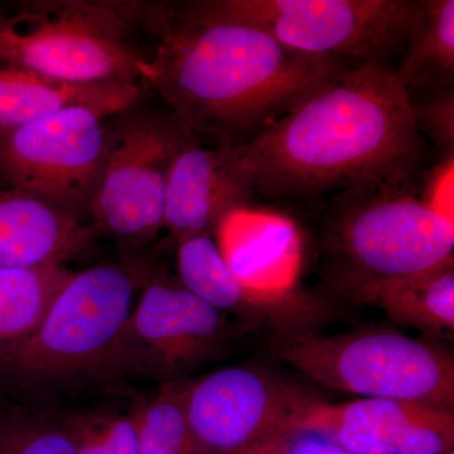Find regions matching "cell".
<instances>
[{
  "instance_id": "6da1fadb",
  "label": "cell",
  "mask_w": 454,
  "mask_h": 454,
  "mask_svg": "<svg viewBox=\"0 0 454 454\" xmlns=\"http://www.w3.org/2000/svg\"><path fill=\"white\" fill-rule=\"evenodd\" d=\"M146 41L140 83L193 136L238 148L270 129L348 68L284 46L258 27L206 13L195 0H118Z\"/></svg>"
},
{
  "instance_id": "7a4b0ae2",
  "label": "cell",
  "mask_w": 454,
  "mask_h": 454,
  "mask_svg": "<svg viewBox=\"0 0 454 454\" xmlns=\"http://www.w3.org/2000/svg\"><path fill=\"white\" fill-rule=\"evenodd\" d=\"M254 199L309 208L376 190L418 191L428 146L395 68H345L253 142L230 148Z\"/></svg>"
},
{
  "instance_id": "3957f363",
  "label": "cell",
  "mask_w": 454,
  "mask_h": 454,
  "mask_svg": "<svg viewBox=\"0 0 454 454\" xmlns=\"http://www.w3.org/2000/svg\"><path fill=\"white\" fill-rule=\"evenodd\" d=\"M418 191L376 190L307 208L325 283L409 276L454 256V221Z\"/></svg>"
},
{
  "instance_id": "277c9868",
  "label": "cell",
  "mask_w": 454,
  "mask_h": 454,
  "mask_svg": "<svg viewBox=\"0 0 454 454\" xmlns=\"http://www.w3.org/2000/svg\"><path fill=\"white\" fill-rule=\"evenodd\" d=\"M140 33L116 0H25L0 22V66L68 83H140Z\"/></svg>"
},
{
  "instance_id": "5b68a950",
  "label": "cell",
  "mask_w": 454,
  "mask_h": 454,
  "mask_svg": "<svg viewBox=\"0 0 454 454\" xmlns=\"http://www.w3.org/2000/svg\"><path fill=\"white\" fill-rule=\"evenodd\" d=\"M142 284L137 262L74 271L40 327L0 348V376L33 384L114 369Z\"/></svg>"
},
{
  "instance_id": "8992f818",
  "label": "cell",
  "mask_w": 454,
  "mask_h": 454,
  "mask_svg": "<svg viewBox=\"0 0 454 454\" xmlns=\"http://www.w3.org/2000/svg\"><path fill=\"white\" fill-rule=\"evenodd\" d=\"M274 349L284 364L328 389L454 411L453 356L433 340L389 330H310L276 339Z\"/></svg>"
},
{
  "instance_id": "52a82bcc",
  "label": "cell",
  "mask_w": 454,
  "mask_h": 454,
  "mask_svg": "<svg viewBox=\"0 0 454 454\" xmlns=\"http://www.w3.org/2000/svg\"><path fill=\"white\" fill-rule=\"evenodd\" d=\"M106 162L89 220L95 234L140 249L164 229V202L176 155L197 142L172 113L145 103L106 119Z\"/></svg>"
},
{
  "instance_id": "ba28073f",
  "label": "cell",
  "mask_w": 454,
  "mask_h": 454,
  "mask_svg": "<svg viewBox=\"0 0 454 454\" xmlns=\"http://www.w3.org/2000/svg\"><path fill=\"white\" fill-rule=\"evenodd\" d=\"M309 55L390 64L404 49L415 0H195Z\"/></svg>"
},
{
  "instance_id": "9c48e42d",
  "label": "cell",
  "mask_w": 454,
  "mask_h": 454,
  "mask_svg": "<svg viewBox=\"0 0 454 454\" xmlns=\"http://www.w3.org/2000/svg\"><path fill=\"white\" fill-rule=\"evenodd\" d=\"M107 118L74 106L0 131V181L86 223L106 162Z\"/></svg>"
},
{
  "instance_id": "30bf717a",
  "label": "cell",
  "mask_w": 454,
  "mask_h": 454,
  "mask_svg": "<svg viewBox=\"0 0 454 454\" xmlns=\"http://www.w3.org/2000/svg\"><path fill=\"white\" fill-rule=\"evenodd\" d=\"M143 293L119 348L115 367L164 382L184 376L219 356L244 325L215 309L166 271L143 265Z\"/></svg>"
},
{
  "instance_id": "8fae6325",
  "label": "cell",
  "mask_w": 454,
  "mask_h": 454,
  "mask_svg": "<svg viewBox=\"0 0 454 454\" xmlns=\"http://www.w3.org/2000/svg\"><path fill=\"white\" fill-rule=\"evenodd\" d=\"M316 402L260 367H225L188 381L184 404L192 454H241L282 433L298 432Z\"/></svg>"
},
{
  "instance_id": "7c38bea8",
  "label": "cell",
  "mask_w": 454,
  "mask_h": 454,
  "mask_svg": "<svg viewBox=\"0 0 454 454\" xmlns=\"http://www.w3.org/2000/svg\"><path fill=\"white\" fill-rule=\"evenodd\" d=\"M298 432L322 435L354 454H444L453 450L454 411L393 399L317 400Z\"/></svg>"
},
{
  "instance_id": "4fadbf2b",
  "label": "cell",
  "mask_w": 454,
  "mask_h": 454,
  "mask_svg": "<svg viewBox=\"0 0 454 454\" xmlns=\"http://www.w3.org/2000/svg\"><path fill=\"white\" fill-rule=\"evenodd\" d=\"M178 280L184 288L226 316L254 330H274L277 339L310 331L322 304L301 292L268 291L236 276L216 236L191 235L177 241Z\"/></svg>"
},
{
  "instance_id": "5bb4252c",
  "label": "cell",
  "mask_w": 454,
  "mask_h": 454,
  "mask_svg": "<svg viewBox=\"0 0 454 454\" xmlns=\"http://www.w3.org/2000/svg\"><path fill=\"white\" fill-rule=\"evenodd\" d=\"M252 202L229 146L200 140L182 149L172 166L164 202V229L177 243L191 235L216 236L221 223Z\"/></svg>"
},
{
  "instance_id": "9a60e30c",
  "label": "cell",
  "mask_w": 454,
  "mask_h": 454,
  "mask_svg": "<svg viewBox=\"0 0 454 454\" xmlns=\"http://www.w3.org/2000/svg\"><path fill=\"white\" fill-rule=\"evenodd\" d=\"M94 238L88 223L0 181V268L64 264Z\"/></svg>"
},
{
  "instance_id": "2e32d148",
  "label": "cell",
  "mask_w": 454,
  "mask_h": 454,
  "mask_svg": "<svg viewBox=\"0 0 454 454\" xmlns=\"http://www.w3.org/2000/svg\"><path fill=\"white\" fill-rule=\"evenodd\" d=\"M334 294L384 310L396 324L438 337L454 331V256L409 276L325 283Z\"/></svg>"
},
{
  "instance_id": "e0dca14e",
  "label": "cell",
  "mask_w": 454,
  "mask_h": 454,
  "mask_svg": "<svg viewBox=\"0 0 454 454\" xmlns=\"http://www.w3.org/2000/svg\"><path fill=\"white\" fill-rule=\"evenodd\" d=\"M142 83H68L0 66V131L22 127L67 107L112 116L145 103Z\"/></svg>"
},
{
  "instance_id": "ac0fdd59",
  "label": "cell",
  "mask_w": 454,
  "mask_h": 454,
  "mask_svg": "<svg viewBox=\"0 0 454 454\" xmlns=\"http://www.w3.org/2000/svg\"><path fill=\"white\" fill-rule=\"evenodd\" d=\"M397 79L409 95L454 88V2L415 0Z\"/></svg>"
},
{
  "instance_id": "d6986e66",
  "label": "cell",
  "mask_w": 454,
  "mask_h": 454,
  "mask_svg": "<svg viewBox=\"0 0 454 454\" xmlns=\"http://www.w3.org/2000/svg\"><path fill=\"white\" fill-rule=\"evenodd\" d=\"M73 274L64 264L0 268V348L40 327Z\"/></svg>"
},
{
  "instance_id": "ffe728a7",
  "label": "cell",
  "mask_w": 454,
  "mask_h": 454,
  "mask_svg": "<svg viewBox=\"0 0 454 454\" xmlns=\"http://www.w3.org/2000/svg\"><path fill=\"white\" fill-rule=\"evenodd\" d=\"M188 381L164 382L152 400L131 411L139 454H192V438L186 415Z\"/></svg>"
},
{
  "instance_id": "44dd1931",
  "label": "cell",
  "mask_w": 454,
  "mask_h": 454,
  "mask_svg": "<svg viewBox=\"0 0 454 454\" xmlns=\"http://www.w3.org/2000/svg\"><path fill=\"white\" fill-rule=\"evenodd\" d=\"M59 423L73 441L76 454H139L131 413L85 411Z\"/></svg>"
},
{
  "instance_id": "7402d4cb",
  "label": "cell",
  "mask_w": 454,
  "mask_h": 454,
  "mask_svg": "<svg viewBox=\"0 0 454 454\" xmlns=\"http://www.w3.org/2000/svg\"><path fill=\"white\" fill-rule=\"evenodd\" d=\"M0 454H76L59 422L23 414L0 415Z\"/></svg>"
},
{
  "instance_id": "603a6c76",
  "label": "cell",
  "mask_w": 454,
  "mask_h": 454,
  "mask_svg": "<svg viewBox=\"0 0 454 454\" xmlns=\"http://www.w3.org/2000/svg\"><path fill=\"white\" fill-rule=\"evenodd\" d=\"M415 125L437 149L442 163L454 160V88L409 95Z\"/></svg>"
},
{
  "instance_id": "cb8c5ba5",
  "label": "cell",
  "mask_w": 454,
  "mask_h": 454,
  "mask_svg": "<svg viewBox=\"0 0 454 454\" xmlns=\"http://www.w3.org/2000/svg\"><path fill=\"white\" fill-rule=\"evenodd\" d=\"M291 454H354L340 447L336 442L313 434L300 433L293 442Z\"/></svg>"
},
{
  "instance_id": "d4e9b609",
  "label": "cell",
  "mask_w": 454,
  "mask_h": 454,
  "mask_svg": "<svg viewBox=\"0 0 454 454\" xmlns=\"http://www.w3.org/2000/svg\"><path fill=\"white\" fill-rule=\"evenodd\" d=\"M298 432H286L241 454H291Z\"/></svg>"
},
{
  "instance_id": "484cf974",
  "label": "cell",
  "mask_w": 454,
  "mask_h": 454,
  "mask_svg": "<svg viewBox=\"0 0 454 454\" xmlns=\"http://www.w3.org/2000/svg\"><path fill=\"white\" fill-rule=\"evenodd\" d=\"M11 12L12 5H5L3 4V3H0V22H3V20H7L9 14H11Z\"/></svg>"
},
{
  "instance_id": "4316f807",
  "label": "cell",
  "mask_w": 454,
  "mask_h": 454,
  "mask_svg": "<svg viewBox=\"0 0 454 454\" xmlns=\"http://www.w3.org/2000/svg\"><path fill=\"white\" fill-rule=\"evenodd\" d=\"M444 454H454L453 450H450V452L444 453Z\"/></svg>"
}]
</instances>
